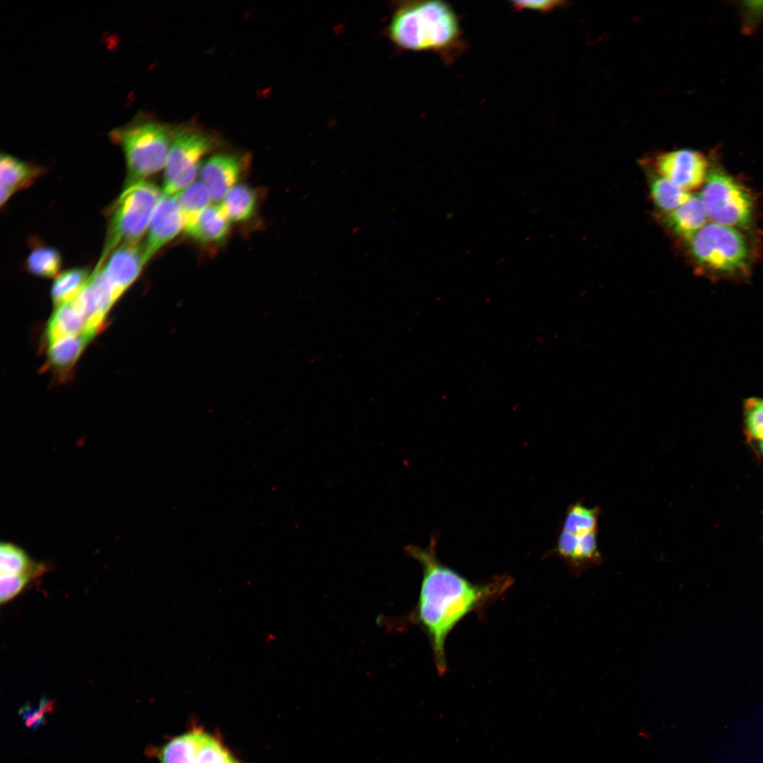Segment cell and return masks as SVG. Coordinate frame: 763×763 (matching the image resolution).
I'll use <instances>...</instances> for the list:
<instances>
[{"label":"cell","mask_w":763,"mask_h":763,"mask_svg":"<svg viewBox=\"0 0 763 763\" xmlns=\"http://www.w3.org/2000/svg\"><path fill=\"white\" fill-rule=\"evenodd\" d=\"M161 194L155 184L146 179L124 187L107 211V234L97 265L103 264L118 247L140 242Z\"/></svg>","instance_id":"obj_4"},{"label":"cell","mask_w":763,"mask_h":763,"mask_svg":"<svg viewBox=\"0 0 763 763\" xmlns=\"http://www.w3.org/2000/svg\"><path fill=\"white\" fill-rule=\"evenodd\" d=\"M90 276L87 268H73L59 273L52 287L55 306L73 301L83 289Z\"/></svg>","instance_id":"obj_20"},{"label":"cell","mask_w":763,"mask_h":763,"mask_svg":"<svg viewBox=\"0 0 763 763\" xmlns=\"http://www.w3.org/2000/svg\"><path fill=\"white\" fill-rule=\"evenodd\" d=\"M708 215L699 196L689 199L666 218L668 226L678 236L689 240L705 224Z\"/></svg>","instance_id":"obj_17"},{"label":"cell","mask_w":763,"mask_h":763,"mask_svg":"<svg viewBox=\"0 0 763 763\" xmlns=\"http://www.w3.org/2000/svg\"><path fill=\"white\" fill-rule=\"evenodd\" d=\"M389 34L405 49L446 52L458 45L461 29L456 13L446 2L413 1L396 9Z\"/></svg>","instance_id":"obj_2"},{"label":"cell","mask_w":763,"mask_h":763,"mask_svg":"<svg viewBox=\"0 0 763 763\" xmlns=\"http://www.w3.org/2000/svg\"><path fill=\"white\" fill-rule=\"evenodd\" d=\"M178 196L184 217V226L191 223L213 201L207 187L201 181L194 182Z\"/></svg>","instance_id":"obj_24"},{"label":"cell","mask_w":763,"mask_h":763,"mask_svg":"<svg viewBox=\"0 0 763 763\" xmlns=\"http://www.w3.org/2000/svg\"><path fill=\"white\" fill-rule=\"evenodd\" d=\"M436 540L422 548L407 545L406 554L422 569L417 605L410 616L428 636L439 673L446 668L445 641L454 626L467 614L502 594L509 586L508 579L474 584L443 564L436 553Z\"/></svg>","instance_id":"obj_1"},{"label":"cell","mask_w":763,"mask_h":763,"mask_svg":"<svg viewBox=\"0 0 763 763\" xmlns=\"http://www.w3.org/2000/svg\"><path fill=\"white\" fill-rule=\"evenodd\" d=\"M242 166L241 158L232 153L215 154L204 162L199 171L200 181L207 187L213 201H222L236 185Z\"/></svg>","instance_id":"obj_13"},{"label":"cell","mask_w":763,"mask_h":763,"mask_svg":"<svg viewBox=\"0 0 763 763\" xmlns=\"http://www.w3.org/2000/svg\"><path fill=\"white\" fill-rule=\"evenodd\" d=\"M745 434L752 441L763 439V398H747L743 406Z\"/></svg>","instance_id":"obj_26"},{"label":"cell","mask_w":763,"mask_h":763,"mask_svg":"<svg viewBox=\"0 0 763 763\" xmlns=\"http://www.w3.org/2000/svg\"><path fill=\"white\" fill-rule=\"evenodd\" d=\"M161 763H238L215 738L191 732L167 743L160 751Z\"/></svg>","instance_id":"obj_8"},{"label":"cell","mask_w":763,"mask_h":763,"mask_svg":"<svg viewBox=\"0 0 763 763\" xmlns=\"http://www.w3.org/2000/svg\"><path fill=\"white\" fill-rule=\"evenodd\" d=\"M32 579L26 574H1L0 601L4 604L16 597Z\"/></svg>","instance_id":"obj_27"},{"label":"cell","mask_w":763,"mask_h":763,"mask_svg":"<svg viewBox=\"0 0 763 763\" xmlns=\"http://www.w3.org/2000/svg\"><path fill=\"white\" fill-rule=\"evenodd\" d=\"M654 165L660 176L687 191L700 187L707 175L706 158L688 148L660 153L654 158Z\"/></svg>","instance_id":"obj_9"},{"label":"cell","mask_w":763,"mask_h":763,"mask_svg":"<svg viewBox=\"0 0 763 763\" xmlns=\"http://www.w3.org/2000/svg\"><path fill=\"white\" fill-rule=\"evenodd\" d=\"M755 442H757V448H758L759 451L763 456V439L760 440V441Z\"/></svg>","instance_id":"obj_30"},{"label":"cell","mask_w":763,"mask_h":763,"mask_svg":"<svg viewBox=\"0 0 763 763\" xmlns=\"http://www.w3.org/2000/svg\"><path fill=\"white\" fill-rule=\"evenodd\" d=\"M230 220L220 205H210L191 223L184 226L185 233L201 243L223 241L227 235Z\"/></svg>","instance_id":"obj_15"},{"label":"cell","mask_w":763,"mask_h":763,"mask_svg":"<svg viewBox=\"0 0 763 763\" xmlns=\"http://www.w3.org/2000/svg\"><path fill=\"white\" fill-rule=\"evenodd\" d=\"M174 131L157 120L138 114L109 133L122 149L126 167L125 187L144 180L165 167Z\"/></svg>","instance_id":"obj_3"},{"label":"cell","mask_w":763,"mask_h":763,"mask_svg":"<svg viewBox=\"0 0 763 763\" xmlns=\"http://www.w3.org/2000/svg\"><path fill=\"white\" fill-rule=\"evenodd\" d=\"M555 552L566 562L572 574L576 577L600 565L603 561L598 545L597 531L574 534L561 531Z\"/></svg>","instance_id":"obj_12"},{"label":"cell","mask_w":763,"mask_h":763,"mask_svg":"<svg viewBox=\"0 0 763 763\" xmlns=\"http://www.w3.org/2000/svg\"><path fill=\"white\" fill-rule=\"evenodd\" d=\"M52 707L53 702L43 698L37 708L24 706L20 709L19 714L28 727L35 728L45 722V715L51 711Z\"/></svg>","instance_id":"obj_28"},{"label":"cell","mask_w":763,"mask_h":763,"mask_svg":"<svg viewBox=\"0 0 763 763\" xmlns=\"http://www.w3.org/2000/svg\"><path fill=\"white\" fill-rule=\"evenodd\" d=\"M650 192L656 207L668 213L685 203L691 196L688 191L661 176L652 180Z\"/></svg>","instance_id":"obj_22"},{"label":"cell","mask_w":763,"mask_h":763,"mask_svg":"<svg viewBox=\"0 0 763 763\" xmlns=\"http://www.w3.org/2000/svg\"><path fill=\"white\" fill-rule=\"evenodd\" d=\"M690 252L700 266L714 273L734 276L747 271L751 252L738 229L706 223L689 240Z\"/></svg>","instance_id":"obj_5"},{"label":"cell","mask_w":763,"mask_h":763,"mask_svg":"<svg viewBox=\"0 0 763 763\" xmlns=\"http://www.w3.org/2000/svg\"><path fill=\"white\" fill-rule=\"evenodd\" d=\"M62 264L59 252L53 247L40 246L34 248L26 260L28 271L35 276L52 278L59 275Z\"/></svg>","instance_id":"obj_25"},{"label":"cell","mask_w":763,"mask_h":763,"mask_svg":"<svg viewBox=\"0 0 763 763\" xmlns=\"http://www.w3.org/2000/svg\"><path fill=\"white\" fill-rule=\"evenodd\" d=\"M600 509L588 507L581 502L572 504L568 508L562 531L574 534L597 531Z\"/></svg>","instance_id":"obj_23"},{"label":"cell","mask_w":763,"mask_h":763,"mask_svg":"<svg viewBox=\"0 0 763 763\" xmlns=\"http://www.w3.org/2000/svg\"><path fill=\"white\" fill-rule=\"evenodd\" d=\"M45 172L42 167L1 153L0 158L1 206L16 191L30 186Z\"/></svg>","instance_id":"obj_14"},{"label":"cell","mask_w":763,"mask_h":763,"mask_svg":"<svg viewBox=\"0 0 763 763\" xmlns=\"http://www.w3.org/2000/svg\"><path fill=\"white\" fill-rule=\"evenodd\" d=\"M184 229V217L178 194L162 193L154 209L143 244L147 262L164 245L173 239Z\"/></svg>","instance_id":"obj_10"},{"label":"cell","mask_w":763,"mask_h":763,"mask_svg":"<svg viewBox=\"0 0 763 763\" xmlns=\"http://www.w3.org/2000/svg\"><path fill=\"white\" fill-rule=\"evenodd\" d=\"M215 143L213 135L192 125L175 129L165 166L162 193L178 194L191 184L201 167V159Z\"/></svg>","instance_id":"obj_6"},{"label":"cell","mask_w":763,"mask_h":763,"mask_svg":"<svg viewBox=\"0 0 763 763\" xmlns=\"http://www.w3.org/2000/svg\"><path fill=\"white\" fill-rule=\"evenodd\" d=\"M220 205L230 221H244L254 213L256 196L248 186L236 184L227 193Z\"/></svg>","instance_id":"obj_19"},{"label":"cell","mask_w":763,"mask_h":763,"mask_svg":"<svg viewBox=\"0 0 763 763\" xmlns=\"http://www.w3.org/2000/svg\"><path fill=\"white\" fill-rule=\"evenodd\" d=\"M146 264L143 244L140 242L121 246L110 254L102 265L117 300L136 280Z\"/></svg>","instance_id":"obj_11"},{"label":"cell","mask_w":763,"mask_h":763,"mask_svg":"<svg viewBox=\"0 0 763 763\" xmlns=\"http://www.w3.org/2000/svg\"><path fill=\"white\" fill-rule=\"evenodd\" d=\"M699 196L708 217L714 223L737 229L750 227L754 206L752 196L744 186L724 171L710 170Z\"/></svg>","instance_id":"obj_7"},{"label":"cell","mask_w":763,"mask_h":763,"mask_svg":"<svg viewBox=\"0 0 763 763\" xmlns=\"http://www.w3.org/2000/svg\"><path fill=\"white\" fill-rule=\"evenodd\" d=\"M94 337L89 333L67 336L48 343L49 367L61 377L67 375Z\"/></svg>","instance_id":"obj_16"},{"label":"cell","mask_w":763,"mask_h":763,"mask_svg":"<svg viewBox=\"0 0 763 763\" xmlns=\"http://www.w3.org/2000/svg\"><path fill=\"white\" fill-rule=\"evenodd\" d=\"M564 4L562 1L552 0L511 1V6L515 10L530 9L541 12L552 11Z\"/></svg>","instance_id":"obj_29"},{"label":"cell","mask_w":763,"mask_h":763,"mask_svg":"<svg viewBox=\"0 0 763 763\" xmlns=\"http://www.w3.org/2000/svg\"><path fill=\"white\" fill-rule=\"evenodd\" d=\"M47 343L67 336L89 333L90 331L84 318L75 309L71 302L57 306L46 329Z\"/></svg>","instance_id":"obj_18"},{"label":"cell","mask_w":763,"mask_h":763,"mask_svg":"<svg viewBox=\"0 0 763 763\" xmlns=\"http://www.w3.org/2000/svg\"><path fill=\"white\" fill-rule=\"evenodd\" d=\"M0 570L1 574H26L35 578L42 574L45 567L33 562L21 548L12 543H2Z\"/></svg>","instance_id":"obj_21"}]
</instances>
